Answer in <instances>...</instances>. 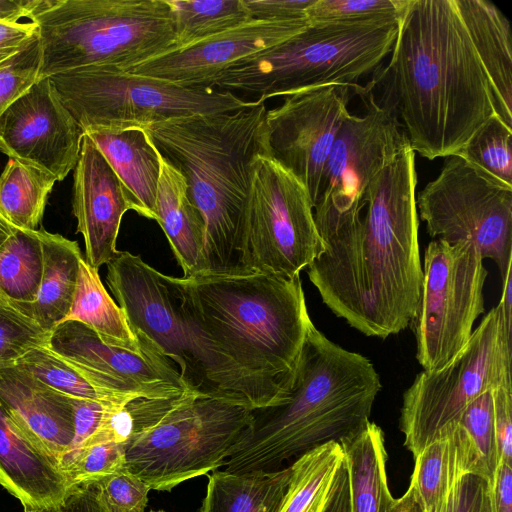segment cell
Here are the masks:
<instances>
[{"label": "cell", "instance_id": "6da1fadb", "mask_svg": "<svg viewBox=\"0 0 512 512\" xmlns=\"http://www.w3.org/2000/svg\"><path fill=\"white\" fill-rule=\"evenodd\" d=\"M415 152L404 146L369 185L352 224L323 237L306 272L323 303L351 327L386 339L410 326L423 269Z\"/></svg>", "mask_w": 512, "mask_h": 512}, {"label": "cell", "instance_id": "7a4b0ae2", "mask_svg": "<svg viewBox=\"0 0 512 512\" xmlns=\"http://www.w3.org/2000/svg\"><path fill=\"white\" fill-rule=\"evenodd\" d=\"M368 83L375 101L401 120L415 153L457 154L496 114L492 87L455 0H407L386 67Z\"/></svg>", "mask_w": 512, "mask_h": 512}, {"label": "cell", "instance_id": "3957f363", "mask_svg": "<svg viewBox=\"0 0 512 512\" xmlns=\"http://www.w3.org/2000/svg\"><path fill=\"white\" fill-rule=\"evenodd\" d=\"M381 388L370 359L331 341L311 323L288 395L252 410L223 471H276L315 447L340 443L370 421Z\"/></svg>", "mask_w": 512, "mask_h": 512}, {"label": "cell", "instance_id": "277c9868", "mask_svg": "<svg viewBox=\"0 0 512 512\" xmlns=\"http://www.w3.org/2000/svg\"><path fill=\"white\" fill-rule=\"evenodd\" d=\"M266 111L257 99L234 111L195 114L142 126L185 178L205 225L204 275H241L253 164L269 155ZM270 156V155H269Z\"/></svg>", "mask_w": 512, "mask_h": 512}, {"label": "cell", "instance_id": "5b68a950", "mask_svg": "<svg viewBox=\"0 0 512 512\" xmlns=\"http://www.w3.org/2000/svg\"><path fill=\"white\" fill-rule=\"evenodd\" d=\"M176 282L199 327L273 405L282 402L313 323L300 276L200 275Z\"/></svg>", "mask_w": 512, "mask_h": 512}, {"label": "cell", "instance_id": "8992f818", "mask_svg": "<svg viewBox=\"0 0 512 512\" xmlns=\"http://www.w3.org/2000/svg\"><path fill=\"white\" fill-rule=\"evenodd\" d=\"M106 265V283L134 333L176 365L190 392L251 410L273 405L199 327L176 277L128 251Z\"/></svg>", "mask_w": 512, "mask_h": 512}, {"label": "cell", "instance_id": "52a82bcc", "mask_svg": "<svg viewBox=\"0 0 512 512\" xmlns=\"http://www.w3.org/2000/svg\"><path fill=\"white\" fill-rule=\"evenodd\" d=\"M39 80L88 66L127 71L177 48L167 0H40Z\"/></svg>", "mask_w": 512, "mask_h": 512}, {"label": "cell", "instance_id": "ba28073f", "mask_svg": "<svg viewBox=\"0 0 512 512\" xmlns=\"http://www.w3.org/2000/svg\"><path fill=\"white\" fill-rule=\"evenodd\" d=\"M398 19L310 24L290 39L251 55L218 76L214 87L276 96L329 84L359 87L392 52Z\"/></svg>", "mask_w": 512, "mask_h": 512}, {"label": "cell", "instance_id": "9c48e42d", "mask_svg": "<svg viewBox=\"0 0 512 512\" xmlns=\"http://www.w3.org/2000/svg\"><path fill=\"white\" fill-rule=\"evenodd\" d=\"M48 78L83 133L234 111L257 101L216 88H186L111 66L82 67Z\"/></svg>", "mask_w": 512, "mask_h": 512}, {"label": "cell", "instance_id": "30bf717a", "mask_svg": "<svg viewBox=\"0 0 512 512\" xmlns=\"http://www.w3.org/2000/svg\"><path fill=\"white\" fill-rule=\"evenodd\" d=\"M512 327L497 305L473 330L461 353L441 370L416 375L403 393L399 428L415 458L440 434L459 423L481 394L512 386Z\"/></svg>", "mask_w": 512, "mask_h": 512}, {"label": "cell", "instance_id": "8fae6325", "mask_svg": "<svg viewBox=\"0 0 512 512\" xmlns=\"http://www.w3.org/2000/svg\"><path fill=\"white\" fill-rule=\"evenodd\" d=\"M251 421L247 407L192 395L124 444L125 468L151 490L169 492L223 466Z\"/></svg>", "mask_w": 512, "mask_h": 512}, {"label": "cell", "instance_id": "7c38bea8", "mask_svg": "<svg viewBox=\"0 0 512 512\" xmlns=\"http://www.w3.org/2000/svg\"><path fill=\"white\" fill-rule=\"evenodd\" d=\"M322 251L306 188L269 155L257 156L246 210L243 274L300 276Z\"/></svg>", "mask_w": 512, "mask_h": 512}, {"label": "cell", "instance_id": "4fadbf2b", "mask_svg": "<svg viewBox=\"0 0 512 512\" xmlns=\"http://www.w3.org/2000/svg\"><path fill=\"white\" fill-rule=\"evenodd\" d=\"M483 260L471 243H428L419 303L410 324L423 371L443 369L467 345L475 321L484 313L488 272Z\"/></svg>", "mask_w": 512, "mask_h": 512}, {"label": "cell", "instance_id": "5bb4252c", "mask_svg": "<svg viewBox=\"0 0 512 512\" xmlns=\"http://www.w3.org/2000/svg\"><path fill=\"white\" fill-rule=\"evenodd\" d=\"M416 206L432 238L475 245L504 279L512 266V187L450 155L420 191Z\"/></svg>", "mask_w": 512, "mask_h": 512}, {"label": "cell", "instance_id": "9a60e30c", "mask_svg": "<svg viewBox=\"0 0 512 512\" xmlns=\"http://www.w3.org/2000/svg\"><path fill=\"white\" fill-rule=\"evenodd\" d=\"M357 95L366 111L363 115L350 114L342 124L313 206L321 239L359 218L372 180L410 144L396 116L380 106L365 86Z\"/></svg>", "mask_w": 512, "mask_h": 512}, {"label": "cell", "instance_id": "2e32d148", "mask_svg": "<svg viewBox=\"0 0 512 512\" xmlns=\"http://www.w3.org/2000/svg\"><path fill=\"white\" fill-rule=\"evenodd\" d=\"M361 88L329 84L303 89L266 111L269 155L306 188L313 206L334 141L351 114L349 103Z\"/></svg>", "mask_w": 512, "mask_h": 512}, {"label": "cell", "instance_id": "e0dca14e", "mask_svg": "<svg viewBox=\"0 0 512 512\" xmlns=\"http://www.w3.org/2000/svg\"><path fill=\"white\" fill-rule=\"evenodd\" d=\"M47 347L79 367L97 386L126 402L190 392L176 365L155 348L136 354L107 345L77 321L57 325L50 332Z\"/></svg>", "mask_w": 512, "mask_h": 512}, {"label": "cell", "instance_id": "ac0fdd59", "mask_svg": "<svg viewBox=\"0 0 512 512\" xmlns=\"http://www.w3.org/2000/svg\"><path fill=\"white\" fill-rule=\"evenodd\" d=\"M83 135L48 77L38 80L0 116V151L57 181L75 168Z\"/></svg>", "mask_w": 512, "mask_h": 512}, {"label": "cell", "instance_id": "d6986e66", "mask_svg": "<svg viewBox=\"0 0 512 512\" xmlns=\"http://www.w3.org/2000/svg\"><path fill=\"white\" fill-rule=\"evenodd\" d=\"M309 25L308 19H252L127 71L186 88H213L215 79L235 63L290 39Z\"/></svg>", "mask_w": 512, "mask_h": 512}, {"label": "cell", "instance_id": "ffe728a7", "mask_svg": "<svg viewBox=\"0 0 512 512\" xmlns=\"http://www.w3.org/2000/svg\"><path fill=\"white\" fill-rule=\"evenodd\" d=\"M73 213L85 244V260L94 269L109 263L119 251L116 241L123 215L133 210L124 185L103 154L84 134L74 168Z\"/></svg>", "mask_w": 512, "mask_h": 512}, {"label": "cell", "instance_id": "44dd1931", "mask_svg": "<svg viewBox=\"0 0 512 512\" xmlns=\"http://www.w3.org/2000/svg\"><path fill=\"white\" fill-rule=\"evenodd\" d=\"M0 403L18 427L60 468L75 434L72 398L12 364L0 366Z\"/></svg>", "mask_w": 512, "mask_h": 512}, {"label": "cell", "instance_id": "7402d4cb", "mask_svg": "<svg viewBox=\"0 0 512 512\" xmlns=\"http://www.w3.org/2000/svg\"><path fill=\"white\" fill-rule=\"evenodd\" d=\"M0 485L24 509H57L70 491L58 464L30 440L1 403Z\"/></svg>", "mask_w": 512, "mask_h": 512}, {"label": "cell", "instance_id": "603a6c76", "mask_svg": "<svg viewBox=\"0 0 512 512\" xmlns=\"http://www.w3.org/2000/svg\"><path fill=\"white\" fill-rule=\"evenodd\" d=\"M484 472L475 445L458 423L415 458L409 489L422 512H449L463 479Z\"/></svg>", "mask_w": 512, "mask_h": 512}, {"label": "cell", "instance_id": "cb8c5ba5", "mask_svg": "<svg viewBox=\"0 0 512 512\" xmlns=\"http://www.w3.org/2000/svg\"><path fill=\"white\" fill-rule=\"evenodd\" d=\"M87 134L116 173L133 204V211L156 220L160 153L142 126L92 129Z\"/></svg>", "mask_w": 512, "mask_h": 512}, {"label": "cell", "instance_id": "d4e9b609", "mask_svg": "<svg viewBox=\"0 0 512 512\" xmlns=\"http://www.w3.org/2000/svg\"><path fill=\"white\" fill-rule=\"evenodd\" d=\"M490 81L496 114L512 127V37L502 11L487 0H455Z\"/></svg>", "mask_w": 512, "mask_h": 512}, {"label": "cell", "instance_id": "484cf974", "mask_svg": "<svg viewBox=\"0 0 512 512\" xmlns=\"http://www.w3.org/2000/svg\"><path fill=\"white\" fill-rule=\"evenodd\" d=\"M155 214L184 278L204 275L203 218L188 195L184 176L161 154Z\"/></svg>", "mask_w": 512, "mask_h": 512}, {"label": "cell", "instance_id": "4316f807", "mask_svg": "<svg viewBox=\"0 0 512 512\" xmlns=\"http://www.w3.org/2000/svg\"><path fill=\"white\" fill-rule=\"evenodd\" d=\"M39 234L43 272L38 296L32 303L10 304L51 332L69 314L83 256L76 241L45 230H39Z\"/></svg>", "mask_w": 512, "mask_h": 512}, {"label": "cell", "instance_id": "83f0119b", "mask_svg": "<svg viewBox=\"0 0 512 512\" xmlns=\"http://www.w3.org/2000/svg\"><path fill=\"white\" fill-rule=\"evenodd\" d=\"M348 476L350 512H391L388 454L382 429L373 422L340 442Z\"/></svg>", "mask_w": 512, "mask_h": 512}, {"label": "cell", "instance_id": "f1b7e54d", "mask_svg": "<svg viewBox=\"0 0 512 512\" xmlns=\"http://www.w3.org/2000/svg\"><path fill=\"white\" fill-rule=\"evenodd\" d=\"M67 320L80 322L107 345L136 354L154 348L139 340L116 301L105 289L98 270L82 257L74 300ZM63 321V322H64Z\"/></svg>", "mask_w": 512, "mask_h": 512}, {"label": "cell", "instance_id": "f546056e", "mask_svg": "<svg viewBox=\"0 0 512 512\" xmlns=\"http://www.w3.org/2000/svg\"><path fill=\"white\" fill-rule=\"evenodd\" d=\"M290 466L271 472L209 476L201 512H277L290 479Z\"/></svg>", "mask_w": 512, "mask_h": 512}, {"label": "cell", "instance_id": "4dcf8cb0", "mask_svg": "<svg viewBox=\"0 0 512 512\" xmlns=\"http://www.w3.org/2000/svg\"><path fill=\"white\" fill-rule=\"evenodd\" d=\"M343 463L342 447L335 441L297 457L277 512H326Z\"/></svg>", "mask_w": 512, "mask_h": 512}, {"label": "cell", "instance_id": "1f68e13d", "mask_svg": "<svg viewBox=\"0 0 512 512\" xmlns=\"http://www.w3.org/2000/svg\"><path fill=\"white\" fill-rule=\"evenodd\" d=\"M56 181L40 169L8 160L0 175V215L15 229L36 230Z\"/></svg>", "mask_w": 512, "mask_h": 512}, {"label": "cell", "instance_id": "d6a6232c", "mask_svg": "<svg viewBox=\"0 0 512 512\" xmlns=\"http://www.w3.org/2000/svg\"><path fill=\"white\" fill-rule=\"evenodd\" d=\"M43 272L39 230L15 229L0 246V297L9 303L36 300Z\"/></svg>", "mask_w": 512, "mask_h": 512}, {"label": "cell", "instance_id": "836d02e7", "mask_svg": "<svg viewBox=\"0 0 512 512\" xmlns=\"http://www.w3.org/2000/svg\"><path fill=\"white\" fill-rule=\"evenodd\" d=\"M177 48L189 46L251 19L243 0H167Z\"/></svg>", "mask_w": 512, "mask_h": 512}, {"label": "cell", "instance_id": "e575fe53", "mask_svg": "<svg viewBox=\"0 0 512 512\" xmlns=\"http://www.w3.org/2000/svg\"><path fill=\"white\" fill-rule=\"evenodd\" d=\"M43 384L70 398L122 405L127 403L97 386L79 367L47 346L29 351L16 363Z\"/></svg>", "mask_w": 512, "mask_h": 512}, {"label": "cell", "instance_id": "d590c367", "mask_svg": "<svg viewBox=\"0 0 512 512\" xmlns=\"http://www.w3.org/2000/svg\"><path fill=\"white\" fill-rule=\"evenodd\" d=\"M192 395L186 392L170 398L139 397L115 406L82 448L108 442L125 444L135 435L157 425Z\"/></svg>", "mask_w": 512, "mask_h": 512}, {"label": "cell", "instance_id": "8d00e7d4", "mask_svg": "<svg viewBox=\"0 0 512 512\" xmlns=\"http://www.w3.org/2000/svg\"><path fill=\"white\" fill-rule=\"evenodd\" d=\"M455 155L512 187V127L497 114L478 128Z\"/></svg>", "mask_w": 512, "mask_h": 512}, {"label": "cell", "instance_id": "74e56055", "mask_svg": "<svg viewBox=\"0 0 512 512\" xmlns=\"http://www.w3.org/2000/svg\"><path fill=\"white\" fill-rule=\"evenodd\" d=\"M407 0H315L307 9L310 24L398 19Z\"/></svg>", "mask_w": 512, "mask_h": 512}, {"label": "cell", "instance_id": "f35d334b", "mask_svg": "<svg viewBox=\"0 0 512 512\" xmlns=\"http://www.w3.org/2000/svg\"><path fill=\"white\" fill-rule=\"evenodd\" d=\"M50 332L0 297V366L15 364L29 351L48 345Z\"/></svg>", "mask_w": 512, "mask_h": 512}, {"label": "cell", "instance_id": "ab89813d", "mask_svg": "<svg viewBox=\"0 0 512 512\" xmlns=\"http://www.w3.org/2000/svg\"><path fill=\"white\" fill-rule=\"evenodd\" d=\"M125 468V445L101 443L78 450L62 467L70 490Z\"/></svg>", "mask_w": 512, "mask_h": 512}, {"label": "cell", "instance_id": "60d3db41", "mask_svg": "<svg viewBox=\"0 0 512 512\" xmlns=\"http://www.w3.org/2000/svg\"><path fill=\"white\" fill-rule=\"evenodd\" d=\"M459 423L475 445L484 479L489 484L499 463L492 391H487L473 400L464 411Z\"/></svg>", "mask_w": 512, "mask_h": 512}, {"label": "cell", "instance_id": "b9f144b4", "mask_svg": "<svg viewBox=\"0 0 512 512\" xmlns=\"http://www.w3.org/2000/svg\"><path fill=\"white\" fill-rule=\"evenodd\" d=\"M40 66L37 30L21 50L0 63V116L39 80Z\"/></svg>", "mask_w": 512, "mask_h": 512}, {"label": "cell", "instance_id": "7bdbcfd3", "mask_svg": "<svg viewBox=\"0 0 512 512\" xmlns=\"http://www.w3.org/2000/svg\"><path fill=\"white\" fill-rule=\"evenodd\" d=\"M92 485L110 512H145L151 488L126 468Z\"/></svg>", "mask_w": 512, "mask_h": 512}, {"label": "cell", "instance_id": "ee69618b", "mask_svg": "<svg viewBox=\"0 0 512 512\" xmlns=\"http://www.w3.org/2000/svg\"><path fill=\"white\" fill-rule=\"evenodd\" d=\"M74 406V428L75 434L72 445L63 458L60 469L63 465L85 444L103 422L109 411L117 404L72 398ZM123 405V404H122Z\"/></svg>", "mask_w": 512, "mask_h": 512}, {"label": "cell", "instance_id": "f6af8a7d", "mask_svg": "<svg viewBox=\"0 0 512 512\" xmlns=\"http://www.w3.org/2000/svg\"><path fill=\"white\" fill-rule=\"evenodd\" d=\"M499 461L512 464V386L492 391Z\"/></svg>", "mask_w": 512, "mask_h": 512}, {"label": "cell", "instance_id": "bcb514c9", "mask_svg": "<svg viewBox=\"0 0 512 512\" xmlns=\"http://www.w3.org/2000/svg\"><path fill=\"white\" fill-rule=\"evenodd\" d=\"M315 0H243L251 19H308L307 9Z\"/></svg>", "mask_w": 512, "mask_h": 512}, {"label": "cell", "instance_id": "7dc6e473", "mask_svg": "<svg viewBox=\"0 0 512 512\" xmlns=\"http://www.w3.org/2000/svg\"><path fill=\"white\" fill-rule=\"evenodd\" d=\"M449 512H491L486 480L475 474L467 475Z\"/></svg>", "mask_w": 512, "mask_h": 512}, {"label": "cell", "instance_id": "c3c4849f", "mask_svg": "<svg viewBox=\"0 0 512 512\" xmlns=\"http://www.w3.org/2000/svg\"><path fill=\"white\" fill-rule=\"evenodd\" d=\"M487 485L491 512H512V464L499 461Z\"/></svg>", "mask_w": 512, "mask_h": 512}, {"label": "cell", "instance_id": "681fc988", "mask_svg": "<svg viewBox=\"0 0 512 512\" xmlns=\"http://www.w3.org/2000/svg\"><path fill=\"white\" fill-rule=\"evenodd\" d=\"M36 32L33 22H0V63L21 50Z\"/></svg>", "mask_w": 512, "mask_h": 512}, {"label": "cell", "instance_id": "f907efd6", "mask_svg": "<svg viewBox=\"0 0 512 512\" xmlns=\"http://www.w3.org/2000/svg\"><path fill=\"white\" fill-rule=\"evenodd\" d=\"M57 512H110L92 484L71 489Z\"/></svg>", "mask_w": 512, "mask_h": 512}, {"label": "cell", "instance_id": "816d5d0a", "mask_svg": "<svg viewBox=\"0 0 512 512\" xmlns=\"http://www.w3.org/2000/svg\"><path fill=\"white\" fill-rule=\"evenodd\" d=\"M40 0H0V22L17 23L22 17L29 18Z\"/></svg>", "mask_w": 512, "mask_h": 512}, {"label": "cell", "instance_id": "f5cc1de1", "mask_svg": "<svg viewBox=\"0 0 512 512\" xmlns=\"http://www.w3.org/2000/svg\"><path fill=\"white\" fill-rule=\"evenodd\" d=\"M391 512H422L418 503L413 497L411 490L407 491L398 499L394 500Z\"/></svg>", "mask_w": 512, "mask_h": 512}, {"label": "cell", "instance_id": "db71d44e", "mask_svg": "<svg viewBox=\"0 0 512 512\" xmlns=\"http://www.w3.org/2000/svg\"><path fill=\"white\" fill-rule=\"evenodd\" d=\"M15 231L1 215H0V246L12 235Z\"/></svg>", "mask_w": 512, "mask_h": 512}, {"label": "cell", "instance_id": "11a10c76", "mask_svg": "<svg viewBox=\"0 0 512 512\" xmlns=\"http://www.w3.org/2000/svg\"><path fill=\"white\" fill-rule=\"evenodd\" d=\"M24 512H57L56 509H24Z\"/></svg>", "mask_w": 512, "mask_h": 512}, {"label": "cell", "instance_id": "9f6ffc18", "mask_svg": "<svg viewBox=\"0 0 512 512\" xmlns=\"http://www.w3.org/2000/svg\"><path fill=\"white\" fill-rule=\"evenodd\" d=\"M150 512H165V511L159 510V511H150Z\"/></svg>", "mask_w": 512, "mask_h": 512}]
</instances>
